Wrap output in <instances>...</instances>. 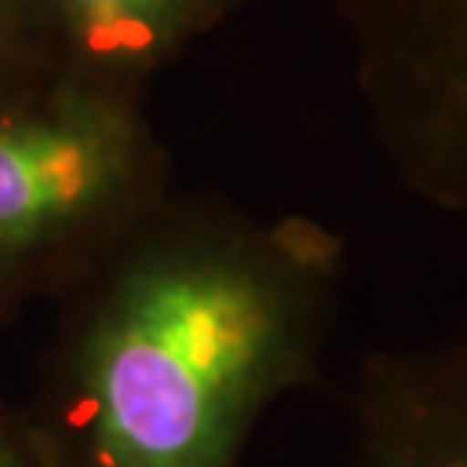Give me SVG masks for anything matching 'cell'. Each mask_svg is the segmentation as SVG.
Listing matches in <instances>:
<instances>
[{"label": "cell", "mask_w": 467, "mask_h": 467, "mask_svg": "<svg viewBox=\"0 0 467 467\" xmlns=\"http://www.w3.org/2000/svg\"><path fill=\"white\" fill-rule=\"evenodd\" d=\"M347 239L170 191L56 295L32 409L46 467H243L267 412L322 381Z\"/></svg>", "instance_id": "obj_1"}, {"label": "cell", "mask_w": 467, "mask_h": 467, "mask_svg": "<svg viewBox=\"0 0 467 467\" xmlns=\"http://www.w3.org/2000/svg\"><path fill=\"white\" fill-rule=\"evenodd\" d=\"M170 191L150 98L56 77L0 90V322L56 298Z\"/></svg>", "instance_id": "obj_2"}, {"label": "cell", "mask_w": 467, "mask_h": 467, "mask_svg": "<svg viewBox=\"0 0 467 467\" xmlns=\"http://www.w3.org/2000/svg\"><path fill=\"white\" fill-rule=\"evenodd\" d=\"M374 146L419 204L467 218V0H339Z\"/></svg>", "instance_id": "obj_3"}, {"label": "cell", "mask_w": 467, "mask_h": 467, "mask_svg": "<svg viewBox=\"0 0 467 467\" xmlns=\"http://www.w3.org/2000/svg\"><path fill=\"white\" fill-rule=\"evenodd\" d=\"M243 0H21L42 77L150 98L160 73L222 28Z\"/></svg>", "instance_id": "obj_4"}, {"label": "cell", "mask_w": 467, "mask_h": 467, "mask_svg": "<svg viewBox=\"0 0 467 467\" xmlns=\"http://www.w3.org/2000/svg\"><path fill=\"white\" fill-rule=\"evenodd\" d=\"M347 412L343 467H467V336L368 353Z\"/></svg>", "instance_id": "obj_5"}, {"label": "cell", "mask_w": 467, "mask_h": 467, "mask_svg": "<svg viewBox=\"0 0 467 467\" xmlns=\"http://www.w3.org/2000/svg\"><path fill=\"white\" fill-rule=\"evenodd\" d=\"M38 77H42V69H38L32 46H28L21 0H0V90L28 84Z\"/></svg>", "instance_id": "obj_6"}, {"label": "cell", "mask_w": 467, "mask_h": 467, "mask_svg": "<svg viewBox=\"0 0 467 467\" xmlns=\"http://www.w3.org/2000/svg\"><path fill=\"white\" fill-rule=\"evenodd\" d=\"M0 467H46L35 451L25 412L0 395Z\"/></svg>", "instance_id": "obj_7"}]
</instances>
